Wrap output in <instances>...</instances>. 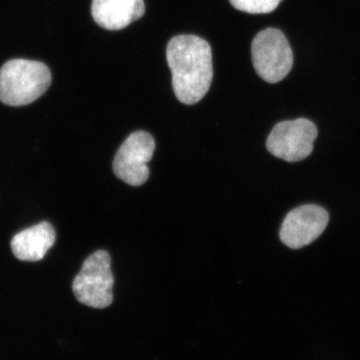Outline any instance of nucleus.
I'll use <instances>...</instances> for the list:
<instances>
[{
  "mask_svg": "<svg viewBox=\"0 0 360 360\" xmlns=\"http://www.w3.org/2000/svg\"><path fill=\"white\" fill-rule=\"evenodd\" d=\"M155 150V141L148 132L135 131L118 149L113 160L115 174L125 184L139 186L149 177L148 163Z\"/></svg>",
  "mask_w": 360,
  "mask_h": 360,
  "instance_id": "6",
  "label": "nucleus"
},
{
  "mask_svg": "<svg viewBox=\"0 0 360 360\" xmlns=\"http://www.w3.org/2000/svg\"><path fill=\"white\" fill-rule=\"evenodd\" d=\"M144 13L143 0H92V18L104 30H123Z\"/></svg>",
  "mask_w": 360,
  "mask_h": 360,
  "instance_id": "8",
  "label": "nucleus"
},
{
  "mask_svg": "<svg viewBox=\"0 0 360 360\" xmlns=\"http://www.w3.org/2000/svg\"><path fill=\"white\" fill-rule=\"evenodd\" d=\"M51 84V73L44 63L13 59L0 68V101L25 106L39 99Z\"/></svg>",
  "mask_w": 360,
  "mask_h": 360,
  "instance_id": "2",
  "label": "nucleus"
},
{
  "mask_svg": "<svg viewBox=\"0 0 360 360\" xmlns=\"http://www.w3.org/2000/svg\"><path fill=\"white\" fill-rule=\"evenodd\" d=\"M167 58L177 99L187 105L198 103L212 82L210 45L196 35H177L168 42Z\"/></svg>",
  "mask_w": 360,
  "mask_h": 360,
  "instance_id": "1",
  "label": "nucleus"
},
{
  "mask_svg": "<svg viewBox=\"0 0 360 360\" xmlns=\"http://www.w3.org/2000/svg\"><path fill=\"white\" fill-rule=\"evenodd\" d=\"M113 284L110 255L105 250H97L85 259L73 281L72 290L82 304L103 309L112 303Z\"/></svg>",
  "mask_w": 360,
  "mask_h": 360,
  "instance_id": "3",
  "label": "nucleus"
},
{
  "mask_svg": "<svg viewBox=\"0 0 360 360\" xmlns=\"http://www.w3.org/2000/svg\"><path fill=\"white\" fill-rule=\"evenodd\" d=\"M283 0H231L234 8L251 14L270 13L276 11Z\"/></svg>",
  "mask_w": 360,
  "mask_h": 360,
  "instance_id": "10",
  "label": "nucleus"
},
{
  "mask_svg": "<svg viewBox=\"0 0 360 360\" xmlns=\"http://www.w3.org/2000/svg\"><path fill=\"white\" fill-rule=\"evenodd\" d=\"M316 125L307 118L277 123L266 141L267 150L288 162L305 160L314 150Z\"/></svg>",
  "mask_w": 360,
  "mask_h": 360,
  "instance_id": "5",
  "label": "nucleus"
},
{
  "mask_svg": "<svg viewBox=\"0 0 360 360\" xmlns=\"http://www.w3.org/2000/svg\"><path fill=\"white\" fill-rule=\"evenodd\" d=\"M56 231L49 222H40L18 232L11 240L14 257L22 262H39L56 243Z\"/></svg>",
  "mask_w": 360,
  "mask_h": 360,
  "instance_id": "9",
  "label": "nucleus"
},
{
  "mask_svg": "<svg viewBox=\"0 0 360 360\" xmlns=\"http://www.w3.org/2000/svg\"><path fill=\"white\" fill-rule=\"evenodd\" d=\"M251 58L258 75L269 84L288 77L293 65V53L283 32L266 28L251 44Z\"/></svg>",
  "mask_w": 360,
  "mask_h": 360,
  "instance_id": "4",
  "label": "nucleus"
},
{
  "mask_svg": "<svg viewBox=\"0 0 360 360\" xmlns=\"http://www.w3.org/2000/svg\"><path fill=\"white\" fill-rule=\"evenodd\" d=\"M328 221V213L321 206H300L284 219L279 232L281 240L292 250L304 248L321 236Z\"/></svg>",
  "mask_w": 360,
  "mask_h": 360,
  "instance_id": "7",
  "label": "nucleus"
}]
</instances>
